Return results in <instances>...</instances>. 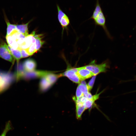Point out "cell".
Here are the masks:
<instances>
[{
    "label": "cell",
    "instance_id": "cell-1",
    "mask_svg": "<svg viewBox=\"0 0 136 136\" xmlns=\"http://www.w3.org/2000/svg\"><path fill=\"white\" fill-rule=\"evenodd\" d=\"M16 81L14 73L0 70V94L8 89Z\"/></svg>",
    "mask_w": 136,
    "mask_h": 136
},
{
    "label": "cell",
    "instance_id": "cell-2",
    "mask_svg": "<svg viewBox=\"0 0 136 136\" xmlns=\"http://www.w3.org/2000/svg\"><path fill=\"white\" fill-rule=\"evenodd\" d=\"M50 72L43 71H34L26 72L23 70L19 71L17 73V77L18 81L21 79L29 80L31 79L42 78L45 76Z\"/></svg>",
    "mask_w": 136,
    "mask_h": 136
},
{
    "label": "cell",
    "instance_id": "cell-3",
    "mask_svg": "<svg viewBox=\"0 0 136 136\" xmlns=\"http://www.w3.org/2000/svg\"><path fill=\"white\" fill-rule=\"evenodd\" d=\"M107 66L106 63L97 64L95 63V60L92 61L88 65L83 66L85 68L92 73L94 76H96L101 73L106 72Z\"/></svg>",
    "mask_w": 136,
    "mask_h": 136
},
{
    "label": "cell",
    "instance_id": "cell-4",
    "mask_svg": "<svg viewBox=\"0 0 136 136\" xmlns=\"http://www.w3.org/2000/svg\"><path fill=\"white\" fill-rule=\"evenodd\" d=\"M8 45L2 42L0 44V57L8 61L13 64L14 59L8 48Z\"/></svg>",
    "mask_w": 136,
    "mask_h": 136
},
{
    "label": "cell",
    "instance_id": "cell-5",
    "mask_svg": "<svg viewBox=\"0 0 136 136\" xmlns=\"http://www.w3.org/2000/svg\"><path fill=\"white\" fill-rule=\"evenodd\" d=\"M77 68L68 67L66 71L62 74V76L68 78L70 80L76 83L80 84L81 81L77 73Z\"/></svg>",
    "mask_w": 136,
    "mask_h": 136
},
{
    "label": "cell",
    "instance_id": "cell-6",
    "mask_svg": "<svg viewBox=\"0 0 136 136\" xmlns=\"http://www.w3.org/2000/svg\"><path fill=\"white\" fill-rule=\"evenodd\" d=\"M77 74L81 81H83L94 76L93 74L84 67L77 68Z\"/></svg>",
    "mask_w": 136,
    "mask_h": 136
},
{
    "label": "cell",
    "instance_id": "cell-7",
    "mask_svg": "<svg viewBox=\"0 0 136 136\" xmlns=\"http://www.w3.org/2000/svg\"><path fill=\"white\" fill-rule=\"evenodd\" d=\"M23 69L26 72H31L35 70L37 66L36 61L32 59L29 58L25 60L23 63Z\"/></svg>",
    "mask_w": 136,
    "mask_h": 136
},
{
    "label": "cell",
    "instance_id": "cell-8",
    "mask_svg": "<svg viewBox=\"0 0 136 136\" xmlns=\"http://www.w3.org/2000/svg\"><path fill=\"white\" fill-rule=\"evenodd\" d=\"M35 34V32L34 31L26 36L23 42L19 46V47L25 49L29 47L32 44L35 43L36 39L34 37Z\"/></svg>",
    "mask_w": 136,
    "mask_h": 136
},
{
    "label": "cell",
    "instance_id": "cell-9",
    "mask_svg": "<svg viewBox=\"0 0 136 136\" xmlns=\"http://www.w3.org/2000/svg\"><path fill=\"white\" fill-rule=\"evenodd\" d=\"M94 21L96 25L102 27L109 36H110L106 25V18L103 11L97 16Z\"/></svg>",
    "mask_w": 136,
    "mask_h": 136
},
{
    "label": "cell",
    "instance_id": "cell-10",
    "mask_svg": "<svg viewBox=\"0 0 136 136\" xmlns=\"http://www.w3.org/2000/svg\"><path fill=\"white\" fill-rule=\"evenodd\" d=\"M8 48L14 59L16 60L17 65L19 64L20 60L22 58L21 53L19 47L15 49L10 47L8 45Z\"/></svg>",
    "mask_w": 136,
    "mask_h": 136
},
{
    "label": "cell",
    "instance_id": "cell-11",
    "mask_svg": "<svg viewBox=\"0 0 136 136\" xmlns=\"http://www.w3.org/2000/svg\"><path fill=\"white\" fill-rule=\"evenodd\" d=\"M52 86L45 76L41 78L39 84V88L41 91L44 92L46 91Z\"/></svg>",
    "mask_w": 136,
    "mask_h": 136
},
{
    "label": "cell",
    "instance_id": "cell-12",
    "mask_svg": "<svg viewBox=\"0 0 136 136\" xmlns=\"http://www.w3.org/2000/svg\"><path fill=\"white\" fill-rule=\"evenodd\" d=\"M76 105V118L80 120L82 114L86 109L84 104L80 103H75Z\"/></svg>",
    "mask_w": 136,
    "mask_h": 136
},
{
    "label": "cell",
    "instance_id": "cell-13",
    "mask_svg": "<svg viewBox=\"0 0 136 136\" xmlns=\"http://www.w3.org/2000/svg\"><path fill=\"white\" fill-rule=\"evenodd\" d=\"M62 76V74H56L51 72L45 76L47 80L52 85L59 78Z\"/></svg>",
    "mask_w": 136,
    "mask_h": 136
},
{
    "label": "cell",
    "instance_id": "cell-14",
    "mask_svg": "<svg viewBox=\"0 0 136 136\" xmlns=\"http://www.w3.org/2000/svg\"><path fill=\"white\" fill-rule=\"evenodd\" d=\"M30 22L25 24L16 25V29L26 37L27 36L29 35L28 25Z\"/></svg>",
    "mask_w": 136,
    "mask_h": 136
},
{
    "label": "cell",
    "instance_id": "cell-15",
    "mask_svg": "<svg viewBox=\"0 0 136 136\" xmlns=\"http://www.w3.org/2000/svg\"><path fill=\"white\" fill-rule=\"evenodd\" d=\"M43 35L42 34L36 35L34 37L36 39L35 45L36 52L39 50L44 44V41L42 40Z\"/></svg>",
    "mask_w": 136,
    "mask_h": 136
},
{
    "label": "cell",
    "instance_id": "cell-16",
    "mask_svg": "<svg viewBox=\"0 0 136 136\" xmlns=\"http://www.w3.org/2000/svg\"><path fill=\"white\" fill-rule=\"evenodd\" d=\"M6 39L8 45L10 47L15 49L19 48L18 43L14 40L10 35H6Z\"/></svg>",
    "mask_w": 136,
    "mask_h": 136
},
{
    "label": "cell",
    "instance_id": "cell-17",
    "mask_svg": "<svg viewBox=\"0 0 136 136\" xmlns=\"http://www.w3.org/2000/svg\"><path fill=\"white\" fill-rule=\"evenodd\" d=\"M77 87L83 92L86 97L89 92L87 84L85 81H82L78 85Z\"/></svg>",
    "mask_w": 136,
    "mask_h": 136
},
{
    "label": "cell",
    "instance_id": "cell-18",
    "mask_svg": "<svg viewBox=\"0 0 136 136\" xmlns=\"http://www.w3.org/2000/svg\"><path fill=\"white\" fill-rule=\"evenodd\" d=\"M13 129L12 123L10 120L6 122L4 128L0 136H6L8 132Z\"/></svg>",
    "mask_w": 136,
    "mask_h": 136
},
{
    "label": "cell",
    "instance_id": "cell-19",
    "mask_svg": "<svg viewBox=\"0 0 136 136\" xmlns=\"http://www.w3.org/2000/svg\"><path fill=\"white\" fill-rule=\"evenodd\" d=\"M5 18V21L7 24V28L6 35H9L11 32L14 29H16V25L11 24L9 21Z\"/></svg>",
    "mask_w": 136,
    "mask_h": 136
},
{
    "label": "cell",
    "instance_id": "cell-20",
    "mask_svg": "<svg viewBox=\"0 0 136 136\" xmlns=\"http://www.w3.org/2000/svg\"><path fill=\"white\" fill-rule=\"evenodd\" d=\"M25 50L30 56L32 55L36 52L35 43L32 44L29 47Z\"/></svg>",
    "mask_w": 136,
    "mask_h": 136
},
{
    "label": "cell",
    "instance_id": "cell-21",
    "mask_svg": "<svg viewBox=\"0 0 136 136\" xmlns=\"http://www.w3.org/2000/svg\"><path fill=\"white\" fill-rule=\"evenodd\" d=\"M63 27H66L70 23L69 18L66 15H65L61 18L60 22Z\"/></svg>",
    "mask_w": 136,
    "mask_h": 136
},
{
    "label": "cell",
    "instance_id": "cell-22",
    "mask_svg": "<svg viewBox=\"0 0 136 136\" xmlns=\"http://www.w3.org/2000/svg\"><path fill=\"white\" fill-rule=\"evenodd\" d=\"M96 76H94L87 84V87L89 91H90L92 89L93 86Z\"/></svg>",
    "mask_w": 136,
    "mask_h": 136
},
{
    "label": "cell",
    "instance_id": "cell-23",
    "mask_svg": "<svg viewBox=\"0 0 136 136\" xmlns=\"http://www.w3.org/2000/svg\"><path fill=\"white\" fill-rule=\"evenodd\" d=\"M57 7L58 12V19L60 22L61 18L66 14L62 11L59 5H57Z\"/></svg>",
    "mask_w": 136,
    "mask_h": 136
},
{
    "label": "cell",
    "instance_id": "cell-24",
    "mask_svg": "<svg viewBox=\"0 0 136 136\" xmlns=\"http://www.w3.org/2000/svg\"><path fill=\"white\" fill-rule=\"evenodd\" d=\"M94 102L87 99L84 103L86 109L90 108L92 106Z\"/></svg>",
    "mask_w": 136,
    "mask_h": 136
},
{
    "label": "cell",
    "instance_id": "cell-25",
    "mask_svg": "<svg viewBox=\"0 0 136 136\" xmlns=\"http://www.w3.org/2000/svg\"><path fill=\"white\" fill-rule=\"evenodd\" d=\"M76 99H78L84 96L83 92L77 87L76 92Z\"/></svg>",
    "mask_w": 136,
    "mask_h": 136
},
{
    "label": "cell",
    "instance_id": "cell-26",
    "mask_svg": "<svg viewBox=\"0 0 136 136\" xmlns=\"http://www.w3.org/2000/svg\"><path fill=\"white\" fill-rule=\"evenodd\" d=\"M20 48L22 58L27 57L30 56L24 49L21 48Z\"/></svg>",
    "mask_w": 136,
    "mask_h": 136
},
{
    "label": "cell",
    "instance_id": "cell-27",
    "mask_svg": "<svg viewBox=\"0 0 136 136\" xmlns=\"http://www.w3.org/2000/svg\"><path fill=\"white\" fill-rule=\"evenodd\" d=\"M135 80H136V76L135 77Z\"/></svg>",
    "mask_w": 136,
    "mask_h": 136
},
{
    "label": "cell",
    "instance_id": "cell-28",
    "mask_svg": "<svg viewBox=\"0 0 136 136\" xmlns=\"http://www.w3.org/2000/svg\"><path fill=\"white\" fill-rule=\"evenodd\" d=\"M134 91L136 92V91Z\"/></svg>",
    "mask_w": 136,
    "mask_h": 136
}]
</instances>
